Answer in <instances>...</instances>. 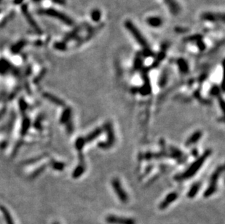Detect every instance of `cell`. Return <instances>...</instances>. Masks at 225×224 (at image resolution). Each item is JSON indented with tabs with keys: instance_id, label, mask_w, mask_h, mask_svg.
<instances>
[{
	"instance_id": "cell-1",
	"label": "cell",
	"mask_w": 225,
	"mask_h": 224,
	"mask_svg": "<svg viewBox=\"0 0 225 224\" xmlns=\"http://www.w3.org/2000/svg\"><path fill=\"white\" fill-rule=\"evenodd\" d=\"M125 27L127 29L130 33L133 36L137 43L144 49V53L145 55L147 56V57L154 55V53L152 51L149 46L147 40H146V38L142 34V33L141 32L140 30L135 26V25L133 22L129 20H125Z\"/></svg>"
},
{
	"instance_id": "cell-2",
	"label": "cell",
	"mask_w": 225,
	"mask_h": 224,
	"mask_svg": "<svg viewBox=\"0 0 225 224\" xmlns=\"http://www.w3.org/2000/svg\"><path fill=\"white\" fill-rule=\"evenodd\" d=\"M211 154V150H206L205 152L202 154V156L197 159L195 161L193 162L189 167L187 168V170L185 173H183L178 177L179 180H187V179L192 178L194 175L198 173L199 170L202 167V165L205 163L206 160L209 157L210 155Z\"/></svg>"
},
{
	"instance_id": "cell-3",
	"label": "cell",
	"mask_w": 225,
	"mask_h": 224,
	"mask_svg": "<svg viewBox=\"0 0 225 224\" xmlns=\"http://www.w3.org/2000/svg\"><path fill=\"white\" fill-rule=\"evenodd\" d=\"M224 171V166H219L216 170L213 172L212 174L211 179H210L209 186H208L207 189L204 192V197L208 198L212 196L213 194L216 191L217 189V182H218L219 178H220L221 175Z\"/></svg>"
},
{
	"instance_id": "cell-4",
	"label": "cell",
	"mask_w": 225,
	"mask_h": 224,
	"mask_svg": "<svg viewBox=\"0 0 225 224\" xmlns=\"http://www.w3.org/2000/svg\"><path fill=\"white\" fill-rule=\"evenodd\" d=\"M40 13L41 15H45V16L52 17V18H56L58 20L62 22L68 26L73 25V20L69 17L65 15L63 12L54 10V9H45V10H40Z\"/></svg>"
},
{
	"instance_id": "cell-5",
	"label": "cell",
	"mask_w": 225,
	"mask_h": 224,
	"mask_svg": "<svg viewBox=\"0 0 225 224\" xmlns=\"http://www.w3.org/2000/svg\"><path fill=\"white\" fill-rule=\"evenodd\" d=\"M111 186L120 200L122 203H127L128 201V194L124 190L120 180L118 178H114L111 180Z\"/></svg>"
},
{
	"instance_id": "cell-6",
	"label": "cell",
	"mask_w": 225,
	"mask_h": 224,
	"mask_svg": "<svg viewBox=\"0 0 225 224\" xmlns=\"http://www.w3.org/2000/svg\"><path fill=\"white\" fill-rule=\"evenodd\" d=\"M104 130L107 132V140L104 143H99L98 145L101 149H109V147H111V145L114 144V142L115 141L114 130H113L112 125H111L110 122L106 123L105 125H104Z\"/></svg>"
},
{
	"instance_id": "cell-7",
	"label": "cell",
	"mask_w": 225,
	"mask_h": 224,
	"mask_svg": "<svg viewBox=\"0 0 225 224\" xmlns=\"http://www.w3.org/2000/svg\"><path fill=\"white\" fill-rule=\"evenodd\" d=\"M106 221L109 224H135V221L133 218L120 217V216L109 215L106 218Z\"/></svg>"
},
{
	"instance_id": "cell-8",
	"label": "cell",
	"mask_w": 225,
	"mask_h": 224,
	"mask_svg": "<svg viewBox=\"0 0 225 224\" xmlns=\"http://www.w3.org/2000/svg\"><path fill=\"white\" fill-rule=\"evenodd\" d=\"M178 197V194L176 193V192H171V193H170L168 196H166V197L160 204L159 208L160 210H165V209H166L172 202H174V201L176 200Z\"/></svg>"
},
{
	"instance_id": "cell-9",
	"label": "cell",
	"mask_w": 225,
	"mask_h": 224,
	"mask_svg": "<svg viewBox=\"0 0 225 224\" xmlns=\"http://www.w3.org/2000/svg\"><path fill=\"white\" fill-rule=\"evenodd\" d=\"M202 18L205 20L211 22L223 21L224 22V16L223 14L213 13V12H206L202 15Z\"/></svg>"
},
{
	"instance_id": "cell-10",
	"label": "cell",
	"mask_w": 225,
	"mask_h": 224,
	"mask_svg": "<svg viewBox=\"0 0 225 224\" xmlns=\"http://www.w3.org/2000/svg\"><path fill=\"white\" fill-rule=\"evenodd\" d=\"M165 2L168 7L169 10L171 11L172 15L176 16L181 11V7L176 0H165Z\"/></svg>"
},
{
	"instance_id": "cell-11",
	"label": "cell",
	"mask_w": 225,
	"mask_h": 224,
	"mask_svg": "<svg viewBox=\"0 0 225 224\" xmlns=\"http://www.w3.org/2000/svg\"><path fill=\"white\" fill-rule=\"evenodd\" d=\"M22 11H23V13L24 15V16L26 17V20H28V22H29V23L31 25V26L34 28L36 31H40V28H39L38 26L37 25L36 22L34 20V18H33L32 16H31V14L29 13L26 5H23V7H22Z\"/></svg>"
},
{
	"instance_id": "cell-12",
	"label": "cell",
	"mask_w": 225,
	"mask_h": 224,
	"mask_svg": "<svg viewBox=\"0 0 225 224\" xmlns=\"http://www.w3.org/2000/svg\"><path fill=\"white\" fill-rule=\"evenodd\" d=\"M202 135V132L201 131H200V130L195 132L194 133L187 139V142H186V145H187V146H189V145H192L195 144V143H196L201 138Z\"/></svg>"
},
{
	"instance_id": "cell-13",
	"label": "cell",
	"mask_w": 225,
	"mask_h": 224,
	"mask_svg": "<svg viewBox=\"0 0 225 224\" xmlns=\"http://www.w3.org/2000/svg\"><path fill=\"white\" fill-rule=\"evenodd\" d=\"M146 23L150 26L154 28H158L161 26L163 24V20L159 17H149L146 19Z\"/></svg>"
},
{
	"instance_id": "cell-14",
	"label": "cell",
	"mask_w": 225,
	"mask_h": 224,
	"mask_svg": "<svg viewBox=\"0 0 225 224\" xmlns=\"http://www.w3.org/2000/svg\"><path fill=\"white\" fill-rule=\"evenodd\" d=\"M102 132H103V130H102L101 128H98L95 129L93 131L91 132L89 134L86 138H84L85 142L86 143V142H90V141H94L95 139L97 138L98 137H99V135L102 133Z\"/></svg>"
},
{
	"instance_id": "cell-15",
	"label": "cell",
	"mask_w": 225,
	"mask_h": 224,
	"mask_svg": "<svg viewBox=\"0 0 225 224\" xmlns=\"http://www.w3.org/2000/svg\"><path fill=\"white\" fill-rule=\"evenodd\" d=\"M200 188V183H195L191 186V188H189L188 193H187V197L189 198H194L195 196L197 195V194L198 193L199 190Z\"/></svg>"
},
{
	"instance_id": "cell-16",
	"label": "cell",
	"mask_w": 225,
	"mask_h": 224,
	"mask_svg": "<svg viewBox=\"0 0 225 224\" xmlns=\"http://www.w3.org/2000/svg\"><path fill=\"white\" fill-rule=\"evenodd\" d=\"M177 64L180 71L182 73H187L189 71V66L188 63L185 59H179L177 61Z\"/></svg>"
},
{
	"instance_id": "cell-17",
	"label": "cell",
	"mask_w": 225,
	"mask_h": 224,
	"mask_svg": "<svg viewBox=\"0 0 225 224\" xmlns=\"http://www.w3.org/2000/svg\"><path fill=\"white\" fill-rule=\"evenodd\" d=\"M91 18H92L93 21L97 22L101 19V13L98 10H95L91 12Z\"/></svg>"
},
{
	"instance_id": "cell-18",
	"label": "cell",
	"mask_w": 225,
	"mask_h": 224,
	"mask_svg": "<svg viewBox=\"0 0 225 224\" xmlns=\"http://www.w3.org/2000/svg\"><path fill=\"white\" fill-rule=\"evenodd\" d=\"M23 2V0H15V3L16 4H20Z\"/></svg>"
}]
</instances>
